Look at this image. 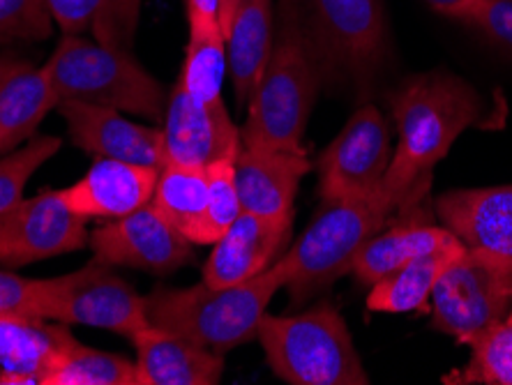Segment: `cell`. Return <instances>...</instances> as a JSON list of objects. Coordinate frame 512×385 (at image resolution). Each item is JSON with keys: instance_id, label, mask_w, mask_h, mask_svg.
<instances>
[{"instance_id": "obj_11", "label": "cell", "mask_w": 512, "mask_h": 385, "mask_svg": "<svg viewBox=\"0 0 512 385\" xmlns=\"http://www.w3.org/2000/svg\"><path fill=\"white\" fill-rule=\"evenodd\" d=\"M88 220L63 201L60 190H42L0 215V263H28L79 252L88 245Z\"/></svg>"}, {"instance_id": "obj_13", "label": "cell", "mask_w": 512, "mask_h": 385, "mask_svg": "<svg viewBox=\"0 0 512 385\" xmlns=\"http://www.w3.org/2000/svg\"><path fill=\"white\" fill-rule=\"evenodd\" d=\"M160 132L164 164L206 169L220 160H236L243 148L240 127L231 120L227 107L199 104L180 79L169 93Z\"/></svg>"}, {"instance_id": "obj_29", "label": "cell", "mask_w": 512, "mask_h": 385, "mask_svg": "<svg viewBox=\"0 0 512 385\" xmlns=\"http://www.w3.org/2000/svg\"><path fill=\"white\" fill-rule=\"evenodd\" d=\"M60 150V139L51 134H35L24 148L10 150L0 157V215L24 199L28 180L42 164H47Z\"/></svg>"}, {"instance_id": "obj_10", "label": "cell", "mask_w": 512, "mask_h": 385, "mask_svg": "<svg viewBox=\"0 0 512 385\" xmlns=\"http://www.w3.org/2000/svg\"><path fill=\"white\" fill-rule=\"evenodd\" d=\"M393 155L390 123L374 104H363L316 162L323 201L383 190Z\"/></svg>"}, {"instance_id": "obj_21", "label": "cell", "mask_w": 512, "mask_h": 385, "mask_svg": "<svg viewBox=\"0 0 512 385\" xmlns=\"http://www.w3.org/2000/svg\"><path fill=\"white\" fill-rule=\"evenodd\" d=\"M54 109H58V95L47 67L21 60L17 70L0 83V155L33 139Z\"/></svg>"}, {"instance_id": "obj_27", "label": "cell", "mask_w": 512, "mask_h": 385, "mask_svg": "<svg viewBox=\"0 0 512 385\" xmlns=\"http://www.w3.org/2000/svg\"><path fill=\"white\" fill-rule=\"evenodd\" d=\"M42 385H139L137 362L90 349L79 339L42 376Z\"/></svg>"}, {"instance_id": "obj_4", "label": "cell", "mask_w": 512, "mask_h": 385, "mask_svg": "<svg viewBox=\"0 0 512 385\" xmlns=\"http://www.w3.org/2000/svg\"><path fill=\"white\" fill-rule=\"evenodd\" d=\"M323 203L326 206L303 236L277 259L286 277L284 289L296 305L307 303L342 275L351 273L360 249L397 213V203L386 190Z\"/></svg>"}, {"instance_id": "obj_30", "label": "cell", "mask_w": 512, "mask_h": 385, "mask_svg": "<svg viewBox=\"0 0 512 385\" xmlns=\"http://www.w3.org/2000/svg\"><path fill=\"white\" fill-rule=\"evenodd\" d=\"M54 24L49 0H0V44L47 40Z\"/></svg>"}, {"instance_id": "obj_12", "label": "cell", "mask_w": 512, "mask_h": 385, "mask_svg": "<svg viewBox=\"0 0 512 385\" xmlns=\"http://www.w3.org/2000/svg\"><path fill=\"white\" fill-rule=\"evenodd\" d=\"M88 245L97 261L153 275H171L194 261V243L153 203L95 229L88 236Z\"/></svg>"}, {"instance_id": "obj_15", "label": "cell", "mask_w": 512, "mask_h": 385, "mask_svg": "<svg viewBox=\"0 0 512 385\" xmlns=\"http://www.w3.org/2000/svg\"><path fill=\"white\" fill-rule=\"evenodd\" d=\"M233 169L245 213L273 222H293L298 187L314 164L305 150L240 148Z\"/></svg>"}, {"instance_id": "obj_25", "label": "cell", "mask_w": 512, "mask_h": 385, "mask_svg": "<svg viewBox=\"0 0 512 385\" xmlns=\"http://www.w3.org/2000/svg\"><path fill=\"white\" fill-rule=\"evenodd\" d=\"M153 206L194 245L208 238V173L197 166L164 164L157 173Z\"/></svg>"}, {"instance_id": "obj_34", "label": "cell", "mask_w": 512, "mask_h": 385, "mask_svg": "<svg viewBox=\"0 0 512 385\" xmlns=\"http://www.w3.org/2000/svg\"><path fill=\"white\" fill-rule=\"evenodd\" d=\"M0 316H35L33 279L0 270Z\"/></svg>"}, {"instance_id": "obj_36", "label": "cell", "mask_w": 512, "mask_h": 385, "mask_svg": "<svg viewBox=\"0 0 512 385\" xmlns=\"http://www.w3.org/2000/svg\"><path fill=\"white\" fill-rule=\"evenodd\" d=\"M425 3L432 7L434 12L443 14V17H450V19H457L459 14H462L466 7H469L473 0H425Z\"/></svg>"}, {"instance_id": "obj_14", "label": "cell", "mask_w": 512, "mask_h": 385, "mask_svg": "<svg viewBox=\"0 0 512 385\" xmlns=\"http://www.w3.org/2000/svg\"><path fill=\"white\" fill-rule=\"evenodd\" d=\"M58 113L72 143L84 153L162 169V132L155 127L134 123L118 109L84 102H60Z\"/></svg>"}, {"instance_id": "obj_2", "label": "cell", "mask_w": 512, "mask_h": 385, "mask_svg": "<svg viewBox=\"0 0 512 385\" xmlns=\"http://www.w3.org/2000/svg\"><path fill=\"white\" fill-rule=\"evenodd\" d=\"M284 284V270L275 261L268 270L240 284L201 282L187 289L160 286L146 296V316L150 326L222 356L256 339L259 321Z\"/></svg>"}, {"instance_id": "obj_31", "label": "cell", "mask_w": 512, "mask_h": 385, "mask_svg": "<svg viewBox=\"0 0 512 385\" xmlns=\"http://www.w3.org/2000/svg\"><path fill=\"white\" fill-rule=\"evenodd\" d=\"M236 160H220L206 166L208 173V238L210 245L243 213L236 187Z\"/></svg>"}, {"instance_id": "obj_37", "label": "cell", "mask_w": 512, "mask_h": 385, "mask_svg": "<svg viewBox=\"0 0 512 385\" xmlns=\"http://www.w3.org/2000/svg\"><path fill=\"white\" fill-rule=\"evenodd\" d=\"M19 63H21V60L14 58V56H7V54L0 56V83H3V81L7 79V74L17 70Z\"/></svg>"}, {"instance_id": "obj_8", "label": "cell", "mask_w": 512, "mask_h": 385, "mask_svg": "<svg viewBox=\"0 0 512 385\" xmlns=\"http://www.w3.org/2000/svg\"><path fill=\"white\" fill-rule=\"evenodd\" d=\"M111 268L93 259L70 275L33 279L37 319L100 328L130 339L139 335L150 326L146 298Z\"/></svg>"}, {"instance_id": "obj_7", "label": "cell", "mask_w": 512, "mask_h": 385, "mask_svg": "<svg viewBox=\"0 0 512 385\" xmlns=\"http://www.w3.org/2000/svg\"><path fill=\"white\" fill-rule=\"evenodd\" d=\"M303 30L321 79L367 90L388 58L383 0H284Z\"/></svg>"}, {"instance_id": "obj_35", "label": "cell", "mask_w": 512, "mask_h": 385, "mask_svg": "<svg viewBox=\"0 0 512 385\" xmlns=\"http://www.w3.org/2000/svg\"><path fill=\"white\" fill-rule=\"evenodd\" d=\"M187 24L190 26H220L222 0H185Z\"/></svg>"}, {"instance_id": "obj_33", "label": "cell", "mask_w": 512, "mask_h": 385, "mask_svg": "<svg viewBox=\"0 0 512 385\" xmlns=\"http://www.w3.org/2000/svg\"><path fill=\"white\" fill-rule=\"evenodd\" d=\"M116 0H49L56 26L63 35H79L88 28H100L107 10Z\"/></svg>"}, {"instance_id": "obj_23", "label": "cell", "mask_w": 512, "mask_h": 385, "mask_svg": "<svg viewBox=\"0 0 512 385\" xmlns=\"http://www.w3.org/2000/svg\"><path fill=\"white\" fill-rule=\"evenodd\" d=\"M466 249V245L457 236L434 252L418 256L395 270L393 275L379 279L370 286L367 296V309L386 314H406L425 309L439 277L450 263Z\"/></svg>"}, {"instance_id": "obj_28", "label": "cell", "mask_w": 512, "mask_h": 385, "mask_svg": "<svg viewBox=\"0 0 512 385\" xmlns=\"http://www.w3.org/2000/svg\"><path fill=\"white\" fill-rule=\"evenodd\" d=\"M469 346V365L448 374L443 383L512 385V305L501 321L489 326Z\"/></svg>"}, {"instance_id": "obj_38", "label": "cell", "mask_w": 512, "mask_h": 385, "mask_svg": "<svg viewBox=\"0 0 512 385\" xmlns=\"http://www.w3.org/2000/svg\"><path fill=\"white\" fill-rule=\"evenodd\" d=\"M236 5H238V0H222V19H220V24H222L224 35H227V30H229V24H231V17H233V10H236Z\"/></svg>"}, {"instance_id": "obj_6", "label": "cell", "mask_w": 512, "mask_h": 385, "mask_svg": "<svg viewBox=\"0 0 512 385\" xmlns=\"http://www.w3.org/2000/svg\"><path fill=\"white\" fill-rule=\"evenodd\" d=\"M60 102H84L134 113L160 123L167 109L164 86L114 44L63 35L51 58L44 63Z\"/></svg>"}, {"instance_id": "obj_3", "label": "cell", "mask_w": 512, "mask_h": 385, "mask_svg": "<svg viewBox=\"0 0 512 385\" xmlns=\"http://www.w3.org/2000/svg\"><path fill=\"white\" fill-rule=\"evenodd\" d=\"M321 81L303 30L284 3L268 63L247 102V118L240 127L243 148L305 150L303 137Z\"/></svg>"}, {"instance_id": "obj_1", "label": "cell", "mask_w": 512, "mask_h": 385, "mask_svg": "<svg viewBox=\"0 0 512 385\" xmlns=\"http://www.w3.org/2000/svg\"><path fill=\"white\" fill-rule=\"evenodd\" d=\"M397 125V146L383 190L397 210L423 206L432 171L459 139L485 118L478 90L450 72H427L406 79L388 95Z\"/></svg>"}, {"instance_id": "obj_22", "label": "cell", "mask_w": 512, "mask_h": 385, "mask_svg": "<svg viewBox=\"0 0 512 385\" xmlns=\"http://www.w3.org/2000/svg\"><path fill=\"white\" fill-rule=\"evenodd\" d=\"M273 49V0H238L227 30L229 72L238 104L247 107Z\"/></svg>"}, {"instance_id": "obj_5", "label": "cell", "mask_w": 512, "mask_h": 385, "mask_svg": "<svg viewBox=\"0 0 512 385\" xmlns=\"http://www.w3.org/2000/svg\"><path fill=\"white\" fill-rule=\"evenodd\" d=\"M256 342L277 379L291 385H367L370 374L353 346L349 326L330 303L307 312L263 314Z\"/></svg>"}, {"instance_id": "obj_9", "label": "cell", "mask_w": 512, "mask_h": 385, "mask_svg": "<svg viewBox=\"0 0 512 385\" xmlns=\"http://www.w3.org/2000/svg\"><path fill=\"white\" fill-rule=\"evenodd\" d=\"M432 328L469 346L508 314L512 268L478 249L466 247L432 291Z\"/></svg>"}, {"instance_id": "obj_20", "label": "cell", "mask_w": 512, "mask_h": 385, "mask_svg": "<svg viewBox=\"0 0 512 385\" xmlns=\"http://www.w3.org/2000/svg\"><path fill=\"white\" fill-rule=\"evenodd\" d=\"M397 213H402L399 222L383 226L374 238L367 240L353 261L351 273L360 284L372 286L379 279L393 275L409 261L434 252L455 238V233L448 231L446 226L425 222L420 217V206L397 210Z\"/></svg>"}, {"instance_id": "obj_18", "label": "cell", "mask_w": 512, "mask_h": 385, "mask_svg": "<svg viewBox=\"0 0 512 385\" xmlns=\"http://www.w3.org/2000/svg\"><path fill=\"white\" fill-rule=\"evenodd\" d=\"M291 224L263 220L243 210L213 243V252L203 266V282L210 286L240 284L268 270L289 243Z\"/></svg>"}, {"instance_id": "obj_19", "label": "cell", "mask_w": 512, "mask_h": 385, "mask_svg": "<svg viewBox=\"0 0 512 385\" xmlns=\"http://www.w3.org/2000/svg\"><path fill=\"white\" fill-rule=\"evenodd\" d=\"M139 385H217L224 362L215 351L155 326L132 337Z\"/></svg>"}, {"instance_id": "obj_24", "label": "cell", "mask_w": 512, "mask_h": 385, "mask_svg": "<svg viewBox=\"0 0 512 385\" xmlns=\"http://www.w3.org/2000/svg\"><path fill=\"white\" fill-rule=\"evenodd\" d=\"M77 342L67 326L35 316H0V369L40 374Z\"/></svg>"}, {"instance_id": "obj_17", "label": "cell", "mask_w": 512, "mask_h": 385, "mask_svg": "<svg viewBox=\"0 0 512 385\" xmlns=\"http://www.w3.org/2000/svg\"><path fill=\"white\" fill-rule=\"evenodd\" d=\"M157 173L155 166L100 157L60 196L84 220H120L153 201Z\"/></svg>"}, {"instance_id": "obj_16", "label": "cell", "mask_w": 512, "mask_h": 385, "mask_svg": "<svg viewBox=\"0 0 512 385\" xmlns=\"http://www.w3.org/2000/svg\"><path fill=\"white\" fill-rule=\"evenodd\" d=\"M436 213L466 247L512 268V185L450 190L436 199Z\"/></svg>"}, {"instance_id": "obj_32", "label": "cell", "mask_w": 512, "mask_h": 385, "mask_svg": "<svg viewBox=\"0 0 512 385\" xmlns=\"http://www.w3.org/2000/svg\"><path fill=\"white\" fill-rule=\"evenodd\" d=\"M455 21L476 28L494 47L512 56V0H473Z\"/></svg>"}, {"instance_id": "obj_26", "label": "cell", "mask_w": 512, "mask_h": 385, "mask_svg": "<svg viewBox=\"0 0 512 385\" xmlns=\"http://www.w3.org/2000/svg\"><path fill=\"white\" fill-rule=\"evenodd\" d=\"M229 70L227 35L220 26H190L180 83L194 100L206 107L224 104L222 86Z\"/></svg>"}]
</instances>
